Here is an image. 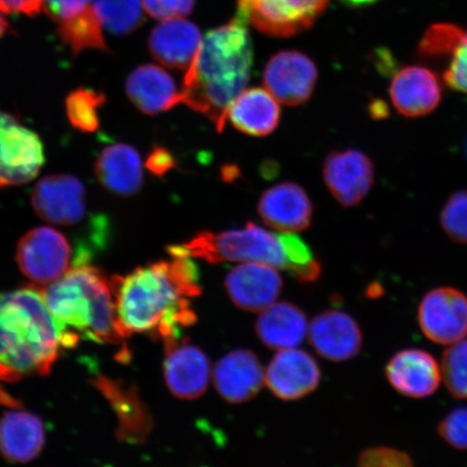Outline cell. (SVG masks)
I'll return each instance as SVG.
<instances>
[{"mask_svg": "<svg viewBox=\"0 0 467 467\" xmlns=\"http://www.w3.org/2000/svg\"><path fill=\"white\" fill-rule=\"evenodd\" d=\"M47 307L64 329L97 343L117 344L125 337L117 319L110 279L88 263L75 265L43 291Z\"/></svg>", "mask_w": 467, "mask_h": 467, "instance_id": "obj_4", "label": "cell"}, {"mask_svg": "<svg viewBox=\"0 0 467 467\" xmlns=\"http://www.w3.org/2000/svg\"><path fill=\"white\" fill-rule=\"evenodd\" d=\"M393 107L406 119L424 117L438 108L442 85L438 75L422 66H409L396 73L389 86Z\"/></svg>", "mask_w": 467, "mask_h": 467, "instance_id": "obj_13", "label": "cell"}, {"mask_svg": "<svg viewBox=\"0 0 467 467\" xmlns=\"http://www.w3.org/2000/svg\"><path fill=\"white\" fill-rule=\"evenodd\" d=\"M290 263V274L301 283H314L320 277L321 265L313 251L295 233L278 234Z\"/></svg>", "mask_w": 467, "mask_h": 467, "instance_id": "obj_31", "label": "cell"}, {"mask_svg": "<svg viewBox=\"0 0 467 467\" xmlns=\"http://www.w3.org/2000/svg\"><path fill=\"white\" fill-rule=\"evenodd\" d=\"M441 377L454 399L467 400V340L454 343L443 353Z\"/></svg>", "mask_w": 467, "mask_h": 467, "instance_id": "obj_32", "label": "cell"}, {"mask_svg": "<svg viewBox=\"0 0 467 467\" xmlns=\"http://www.w3.org/2000/svg\"><path fill=\"white\" fill-rule=\"evenodd\" d=\"M443 441L461 451H467V407L454 409L438 425Z\"/></svg>", "mask_w": 467, "mask_h": 467, "instance_id": "obj_34", "label": "cell"}, {"mask_svg": "<svg viewBox=\"0 0 467 467\" xmlns=\"http://www.w3.org/2000/svg\"><path fill=\"white\" fill-rule=\"evenodd\" d=\"M323 173L331 195L346 208L358 206L375 184V163L358 150H332Z\"/></svg>", "mask_w": 467, "mask_h": 467, "instance_id": "obj_10", "label": "cell"}, {"mask_svg": "<svg viewBox=\"0 0 467 467\" xmlns=\"http://www.w3.org/2000/svg\"><path fill=\"white\" fill-rule=\"evenodd\" d=\"M102 28L91 5L84 13L58 23L57 34L62 43L71 49L74 56H78L87 49L109 51Z\"/></svg>", "mask_w": 467, "mask_h": 467, "instance_id": "obj_27", "label": "cell"}, {"mask_svg": "<svg viewBox=\"0 0 467 467\" xmlns=\"http://www.w3.org/2000/svg\"><path fill=\"white\" fill-rule=\"evenodd\" d=\"M202 42V33L194 23L174 17L162 21L151 31L149 49L162 66L188 71Z\"/></svg>", "mask_w": 467, "mask_h": 467, "instance_id": "obj_21", "label": "cell"}, {"mask_svg": "<svg viewBox=\"0 0 467 467\" xmlns=\"http://www.w3.org/2000/svg\"><path fill=\"white\" fill-rule=\"evenodd\" d=\"M163 375L167 388L180 400L200 399L208 388L210 365L206 354L188 341L165 347Z\"/></svg>", "mask_w": 467, "mask_h": 467, "instance_id": "obj_15", "label": "cell"}, {"mask_svg": "<svg viewBox=\"0 0 467 467\" xmlns=\"http://www.w3.org/2000/svg\"><path fill=\"white\" fill-rule=\"evenodd\" d=\"M318 78L317 67L299 51H282L266 64L263 83L276 101L288 107L306 103Z\"/></svg>", "mask_w": 467, "mask_h": 467, "instance_id": "obj_11", "label": "cell"}, {"mask_svg": "<svg viewBox=\"0 0 467 467\" xmlns=\"http://www.w3.org/2000/svg\"><path fill=\"white\" fill-rule=\"evenodd\" d=\"M104 102L103 93L89 88H78L67 98L66 108L69 122L79 131L95 132L100 125L98 110Z\"/></svg>", "mask_w": 467, "mask_h": 467, "instance_id": "obj_29", "label": "cell"}, {"mask_svg": "<svg viewBox=\"0 0 467 467\" xmlns=\"http://www.w3.org/2000/svg\"><path fill=\"white\" fill-rule=\"evenodd\" d=\"M237 130L253 137H266L276 130L280 108L270 92L261 88L243 91L227 109L226 120Z\"/></svg>", "mask_w": 467, "mask_h": 467, "instance_id": "obj_25", "label": "cell"}, {"mask_svg": "<svg viewBox=\"0 0 467 467\" xmlns=\"http://www.w3.org/2000/svg\"><path fill=\"white\" fill-rule=\"evenodd\" d=\"M91 7V0H42V9L52 21L62 23Z\"/></svg>", "mask_w": 467, "mask_h": 467, "instance_id": "obj_38", "label": "cell"}, {"mask_svg": "<svg viewBox=\"0 0 467 467\" xmlns=\"http://www.w3.org/2000/svg\"><path fill=\"white\" fill-rule=\"evenodd\" d=\"M441 223L452 242L467 244V190L455 192L449 197L441 210Z\"/></svg>", "mask_w": 467, "mask_h": 467, "instance_id": "obj_33", "label": "cell"}, {"mask_svg": "<svg viewBox=\"0 0 467 467\" xmlns=\"http://www.w3.org/2000/svg\"><path fill=\"white\" fill-rule=\"evenodd\" d=\"M255 329L267 348H295L306 337L307 319L299 307L288 302H280L263 311L256 321Z\"/></svg>", "mask_w": 467, "mask_h": 467, "instance_id": "obj_26", "label": "cell"}, {"mask_svg": "<svg viewBox=\"0 0 467 467\" xmlns=\"http://www.w3.org/2000/svg\"><path fill=\"white\" fill-rule=\"evenodd\" d=\"M96 175L108 191L119 196H132L144 182L141 157L125 143L108 146L96 162Z\"/></svg>", "mask_w": 467, "mask_h": 467, "instance_id": "obj_23", "label": "cell"}, {"mask_svg": "<svg viewBox=\"0 0 467 467\" xmlns=\"http://www.w3.org/2000/svg\"><path fill=\"white\" fill-rule=\"evenodd\" d=\"M2 13L3 11H0V38H3L9 29L8 22L5 19Z\"/></svg>", "mask_w": 467, "mask_h": 467, "instance_id": "obj_42", "label": "cell"}, {"mask_svg": "<svg viewBox=\"0 0 467 467\" xmlns=\"http://www.w3.org/2000/svg\"><path fill=\"white\" fill-rule=\"evenodd\" d=\"M45 443L42 420L26 411H10L0 420V454L15 463L38 457Z\"/></svg>", "mask_w": 467, "mask_h": 467, "instance_id": "obj_24", "label": "cell"}, {"mask_svg": "<svg viewBox=\"0 0 467 467\" xmlns=\"http://www.w3.org/2000/svg\"><path fill=\"white\" fill-rule=\"evenodd\" d=\"M263 222L282 233L301 232L311 225L313 204L296 183H280L263 192L259 202Z\"/></svg>", "mask_w": 467, "mask_h": 467, "instance_id": "obj_18", "label": "cell"}, {"mask_svg": "<svg viewBox=\"0 0 467 467\" xmlns=\"http://www.w3.org/2000/svg\"><path fill=\"white\" fill-rule=\"evenodd\" d=\"M32 203L38 217L49 223L78 225L86 217V189L73 175H48L35 185Z\"/></svg>", "mask_w": 467, "mask_h": 467, "instance_id": "obj_12", "label": "cell"}, {"mask_svg": "<svg viewBox=\"0 0 467 467\" xmlns=\"http://www.w3.org/2000/svg\"><path fill=\"white\" fill-rule=\"evenodd\" d=\"M465 31L452 23H437L428 28L420 40L417 54L426 61H441L451 57Z\"/></svg>", "mask_w": 467, "mask_h": 467, "instance_id": "obj_30", "label": "cell"}, {"mask_svg": "<svg viewBox=\"0 0 467 467\" xmlns=\"http://www.w3.org/2000/svg\"><path fill=\"white\" fill-rule=\"evenodd\" d=\"M194 4L195 0H142L146 13L161 21L190 15Z\"/></svg>", "mask_w": 467, "mask_h": 467, "instance_id": "obj_37", "label": "cell"}, {"mask_svg": "<svg viewBox=\"0 0 467 467\" xmlns=\"http://www.w3.org/2000/svg\"><path fill=\"white\" fill-rule=\"evenodd\" d=\"M191 258L213 265L222 262H256L290 273V263L278 234L253 222L243 230L201 232L182 246Z\"/></svg>", "mask_w": 467, "mask_h": 467, "instance_id": "obj_5", "label": "cell"}, {"mask_svg": "<svg viewBox=\"0 0 467 467\" xmlns=\"http://www.w3.org/2000/svg\"><path fill=\"white\" fill-rule=\"evenodd\" d=\"M44 162V145L37 134L13 115L0 112V188L29 182Z\"/></svg>", "mask_w": 467, "mask_h": 467, "instance_id": "obj_7", "label": "cell"}, {"mask_svg": "<svg viewBox=\"0 0 467 467\" xmlns=\"http://www.w3.org/2000/svg\"><path fill=\"white\" fill-rule=\"evenodd\" d=\"M171 261L136 268L110 278L117 319L125 337L150 334L171 346L197 317L192 299L201 296L200 272L182 246L168 248Z\"/></svg>", "mask_w": 467, "mask_h": 467, "instance_id": "obj_1", "label": "cell"}, {"mask_svg": "<svg viewBox=\"0 0 467 467\" xmlns=\"http://www.w3.org/2000/svg\"><path fill=\"white\" fill-rule=\"evenodd\" d=\"M92 7L110 34H131L144 22L141 0H95Z\"/></svg>", "mask_w": 467, "mask_h": 467, "instance_id": "obj_28", "label": "cell"}, {"mask_svg": "<svg viewBox=\"0 0 467 467\" xmlns=\"http://www.w3.org/2000/svg\"><path fill=\"white\" fill-rule=\"evenodd\" d=\"M329 0H237L236 19L274 37H290L311 27Z\"/></svg>", "mask_w": 467, "mask_h": 467, "instance_id": "obj_6", "label": "cell"}, {"mask_svg": "<svg viewBox=\"0 0 467 467\" xmlns=\"http://www.w3.org/2000/svg\"><path fill=\"white\" fill-rule=\"evenodd\" d=\"M464 153H465V156H466V159H467V138L465 140V144H464Z\"/></svg>", "mask_w": 467, "mask_h": 467, "instance_id": "obj_43", "label": "cell"}, {"mask_svg": "<svg viewBox=\"0 0 467 467\" xmlns=\"http://www.w3.org/2000/svg\"><path fill=\"white\" fill-rule=\"evenodd\" d=\"M225 288L234 305L247 312H263L274 305L283 289V279L270 265L247 262L227 274Z\"/></svg>", "mask_w": 467, "mask_h": 467, "instance_id": "obj_14", "label": "cell"}, {"mask_svg": "<svg viewBox=\"0 0 467 467\" xmlns=\"http://www.w3.org/2000/svg\"><path fill=\"white\" fill-rule=\"evenodd\" d=\"M213 381L226 401L242 404L259 394L265 385V375L255 354L248 349H236L215 365Z\"/></svg>", "mask_w": 467, "mask_h": 467, "instance_id": "obj_19", "label": "cell"}, {"mask_svg": "<svg viewBox=\"0 0 467 467\" xmlns=\"http://www.w3.org/2000/svg\"><path fill=\"white\" fill-rule=\"evenodd\" d=\"M309 340L317 352L331 361L352 359L363 347V334L358 323L342 311H326L309 327Z\"/></svg>", "mask_w": 467, "mask_h": 467, "instance_id": "obj_20", "label": "cell"}, {"mask_svg": "<svg viewBox=\"0 0 467 467\" xmlns=\"http://www.w3.org/2000/svg\"><path fill=\"white\" fill-rule=\"evenodd\" d=\"M254 49L247 25L236 19L213 29L186 72L182 103L223 130L227 109L247 86Z\"/></svg>", "mask_w": 467, "mask_h": 467, "instance_id": "obj_2", "label": "cell"}, {"mask_svg": "<svg viewBox=\"0 0 467 467\" xmlns=\"http://www.w3.org/2000/svg\"><path fill=\"white\" fill-rule=\"evenodd\" d=\"M175 165L174 159L171 151L163 148H155L150 151L146 167L151 173L162 177L169 171H171Z\"/></svg>", "mask_w": 467, "mask_h": 467, "instance_id": "obj_39", "label": "cell"}, {"mask_svg": "<svg viewBox=\"0 0 467 467\" xmlns=\"http://www.w3.org/2000/svg\"><path fill=\"white\" fill-rule=\"evenodd\" d=\"M358 467H414L409 454L389 447H375L361 452Z\"/></svg>", "mask_w": 467, "mask_h": 467, "instance_id": "obj_35", "label": "cell"}, {"mask_svg": "<svg viewBox=\"0 0 467 467\" xmlns=\"http://www.w3.org/2000/svg\"><path fill=\"white\" fill-rule=\"evenodd\" d=\"M16 261L21 272L34 284L50 285L71 270V244L51 227H37L20 239Z\"/></svg>", "mask_w": 467, "mask_h": 467, "instance_id": "obj_8", "label": "cell"}, {"mask_svg": "<svg viewBox=\"0 0 467 467\" xmlns=\"http://www.w3.org/2000/svg\"><path fill=\"white\" fill-rule=\"evenodd\" d=\"M385 376L397 392L418 400L433 395L441 381V370L436 359L420 348L396 353L385 367Z\"/></svg>", "mask_w": 467, "mask_h": 467, "instance_id": "obj_17", "label": "cell"}, {"mask_svg": "<svg viewBox=\"0 0 467 467\" xmlns=\"http://www.w3.org/2000/svg\"><path fill=\"white\" fill-rule=\"evenodd\" d=\"M344 3L353 5V7H365L379 2V0H343Z\"/></svg>", "mask_w": 467, "mask_h": 467, "instance_id": "obj_41", "label": "cell"}, {"mask_svg": "<svg viewBox=\"0 0 467 467\" xmlns=\"http://www.w3.org/2000/svg\"><path fill=\"white\" fill-rule=\"evenodd\" d=\"M443 81L452 90L467 96V32L451 56Z\"/></svg>", "mask_w": 467, "mask_h": 467, "instance_id": "obj_36", "label": "cell"}, {"mask_svg": "<svg viewBox=\"0 0 467 467\" xmlns=\"http://www.w3.org/2000/svg\"><path fill=\"white\" fill-rule=\"evenodd\" d=\"M126 92L140 112L156 115L182 103V93L165 69L153 64L139 67L130 75Z\"/></svg>", "mask_w": 467, "mask_h": 467, "instance_id": "obj_22", "label": "cell"}, {"mask_svg": "<svg viewBox=\"0 0 467 467\" xmlns=\"http://www.w3.org/2000/svg\"><path fill=\"white\" fill-rule=\"evenodd\" d=\"M78 340L52 317L43 291L27 287L0 294V379L45 376L61 349Z\"/></svg>", "mask_w": 467, "mask_h": 467, "instance_id": "obj_3", "label": "cell"}, {"mask_svg": "<svg viewBox=\"0 0 467 467\" xmlns=\"http://www.w3.org/2000/svg\"><path fill=\"white\" fill-rule=\"evenodd\" d=\"M420 328L430 341L451 346L467 336V296L452 287L426 294L419 306Z\"/></svg>", "mask_w": 467, "mask_h": 467, "instance_id": "obj_9", "label": "cell"}, {"mask_svg": "<svg viewBox=\"0 0 467 467\" xmlns=\"http://www.w3.org/2000/svg\"><path fill=\"white\" fill-rule=\"evenodd\" d=\"M42 10V0H0V11L5 14L37 16Z\"/></svg>", "mask_w": 467, "mask_h": 467, "instance_id": "obj_40", "label": "cell"}, {"mask_svg": "<svg viewBox=\"0 0 467 467\" xmlns=\"http://www.w3.org/2000/svg\"><path fill=\"white\" fill-rule=\"evenodd\" d=\"M319 367L305 350L280 349L268 367L265 381L274 395L284 400H300L317 389Z\"/></svg>", "mask_w": 467, "mask_h": 467, "instance_id": "obj_16", "label": "cell"}]
</instances>
